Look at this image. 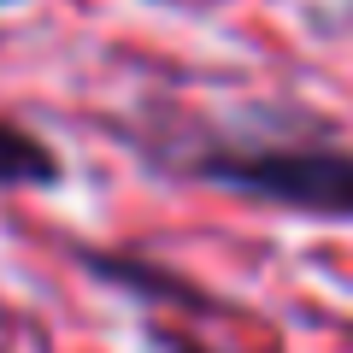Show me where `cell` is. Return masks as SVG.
<instances>
[{
    "instance_id": "3",
    "label": "cell",
    "mask_w": 353,
    "mask_h": 353,
    "mask_svg": "<svg viewBox=\"0 0 353 353\" xmlns=\"http://www.w3.org/2000/svg\"><path fill=\"white\" fill-rule=\"evenodd\" d=\"M0 6H24V0H0Z\"/></svg>"
},
{
    "instance_id": "1",
    "label": "cell",
    "mask_w": 353,
    "mask_h": 353,
    "mask_svg": "<svg viewBox=\"0 0 353 353\" xmlns=\"http://www.w3.org/2000/svg\"><path fill=\"white\" fill-rule=\"evenodd\" d=\"M183 176L212 183L224 194L283 206L324 224H353V148L306 136H201L183 159H171Z\"/></svg>"
},
{
    "instance_id": "2",
    "label": "cell",
    "mask_w": 353,
    "mask_h": 353,
    "mask_svg": "<svg viewBox=\"0 0 353 353\" xmlns=\"http://www.w3.org/2000/svg\"><path fill=\"white\" fill-rule=\"evenodd\" d=\"M65 183V159L53 141H41L30 124L0 118V194L12 189H59Z\"/></svg>"
}]
</instances>
